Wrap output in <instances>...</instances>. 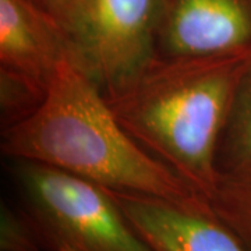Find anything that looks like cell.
<instances>
[{
    "label": "cell",
    "instance_id": "7",
    "mask_svg": "<svg viewBox=\"0 0 251 251\" xmlns=\"http://www.w3.org/2000/svg\"><path fill=\"white\" fill-rule=\"evenodd\" d=\"M108 191L153 251H247L212 212L137 193Z\"/></svg>",
    "mask_w": 251,
    "mask_h": 251
},
{
    "label": "cell",
    "instance_id": "1",
    "mask_svg": "<svg viewBox=\"0 0 251 251\" xmlns=\"http://www.w3.org/2000/svg\"><path fill=\"white\" fill-rule=\"evenodd\" d=\"M1 153L88 180L212 212L184 180L155 159L119 123L105 95L70 56L59 63L39 106L3 127Z\"/></svg>",
    "mask_w": 251,
    "mask_h": 251
},
{
    "label": "cell",
    "instance_id": "2",
    "mask_svg": "<svg viewBox=\"0 0 251 251\" xmlns=\"http://www.w3.org/2000/svg\"><path fill=\"white\" fill-rule=\"evenodd\" d=\"M250 52L204 57L155 56L106 102L155 159L208 202L219 175L216 148Z\"/></svg>",
    "mask_w": 251,
    "mask_h": 251
},
{
    "label": "cell",
    "instance_id": "5",
    "mask_svg": "<svg viewBox=\"0 0 251 251\" xmlns=\"http://www.w3.org/2000/svg\"><path fill=\"white\" fill-rule=\"evenodd\" d=\"M70 56L60 28L29 0H0L1 127L32 113L59 63Z\"/></svg>",
    "mask_w": 251,
    "mask_h": 251
},
{
    "label": "cell",
    "instance_id": "4",
    "mask_svg": "<svg viewBox=\"0 0 251 251\" xmlns=\"http://www.w3.org/2000/svg\"><path fill=\"white\" fill-rule=\"evenodd\" d=\"M166 0H80L64 29L70 57L108 97L156 56Z\"/></svg>",
    "mask_w": 251,
    "mask_h": 251
},
{
    "label": "cell",
    "instance_id": "9",
    "mask_svg": "<svg viewBox=\"0 0 251 251\" xmlns=\"http://www.w3.org/2000/svg\"><path fill=\"white\" fill-rule=\"evenodd\" d=\"M208 205L212 214L237 236L246 250L251 251V169L219 176Z\"/></svg>",
    "mask_w": 251,
    "mask_h": 251
},
{
    "label": "cell",
    "instance_id": "8",
    "mask_svg": "<svg viewBox=\"0 0 251 251\" xmlns=\"http://www.w3.org/2000/svg\"><path fill=\"white\" fill-rule=\"evenodd\" d=\"M215 163L219 176L251 169V63L234 91L219 137Z\"/></svg>",
    "mask_w": 251,
    "mask_h": 251
},
{
    "label": "cell",
    "instance_id": "10",
    "mask_svg": "<svg viewBox=\"0 0 251 251\" xmlns=\"http://www.w3.org/2000/svg\"><path fill=\"white\" fill-rule=\"evenodd\" d=\"M35 4L46 17L50 18L64 34L74 10L77 9L80 0H29Z\"/></svg>",
    "mask_w": 251,
    "mask_h": 251
},
{
    "label": "cell",
    "instance_id": "6",
    "mask_svg": "<svg viewBox=\"0 0 251 251\" xmlns=\"http://www.w3.org/2000/svg\"><path fill=\"white\" fill-rule=\"evenodd\" d=\"M251 50V0H166L156 56L204 57Z\"/></svg>",
    "mask_w": 251,
    "mask_h": 251
},
{
    "label": "cell",
    "instance_id": "3",
    "mask_svg": "<svg viewBox=\"0 0 251 251\" xmlns=\"http://www.w3.org/2000/svg\"><path fill=\"white\" fill-rule=\"evenodd\" d=\"M23 216L46 251H153L106 188L31 161L9 159Z\"/></svg>",
    "mask_w": 251,
    "mask_h": 251
}]
</instances>
